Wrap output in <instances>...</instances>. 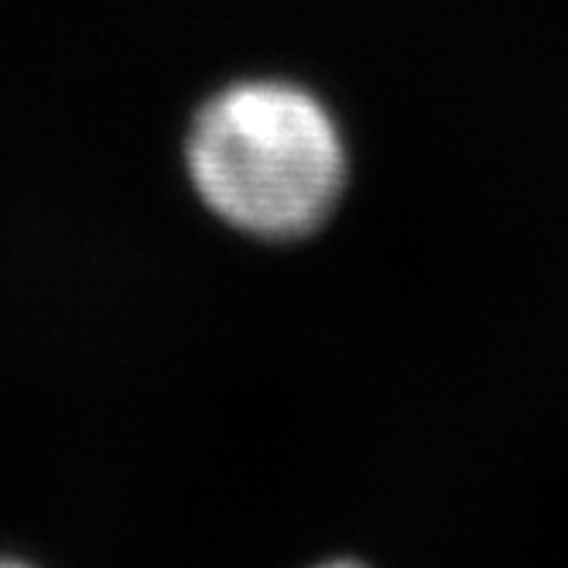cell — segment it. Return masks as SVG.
Instances as JSON below:
<instances>
[{
	"instance_id": "7a4b0ae2",
	"label": "cell",
	"mask_w": 568,
	"mask_h": 568,
	"mask_svg": "<svg viewBox=\"0 0 568 568\" xmlns=\"http://www.w3.org/2000/svg\"><path fill=\"white\" fill-rule=\"evenodd\" d=\"M322 568H363L356 561H329V565H322Z\"/></svg>"
},
{
	"instance_id": "6da1fadb",
	"label": "cell",
	"mask_w": 568,
	"mask_h": 568,
	"mask_svg": "<svg viewBox=\"0 0 568 568\" xmlns=\"http://www.w3.org/2000/svg\"><path fill=\"white\" fill-rule=\"evenodd\" d=\"M202 202L257 236H302L333 213L346 182L336 120L288 83H240L213 97L189 134Z\"/></svg>"
},
{
	"instance_id": "3957f363",
	"label": "cell",
	"mask_w": 568,
	"mask_h": 568,
	"mask_svg": "<svg viewBox=\"0 0 568 568\" xmlns=\"http://www.w3.org/2000/svg\"><path fill=\"white\" fill-rule=\"evenodd\" d=\"M0 568H21V565H8V561H0Z\"/></svg>"
}]
</instances>
